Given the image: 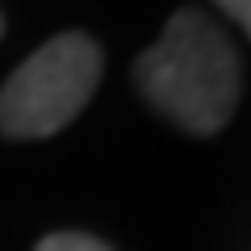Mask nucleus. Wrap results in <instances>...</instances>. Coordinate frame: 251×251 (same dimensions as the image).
Wrapping results in <instances>:
<instances>
[{
	"mask_svg": "<svg viewBox=\"0 0 251 251\" xmlns=\"http://www.w3.org/2000/svg\"><path fill=\"white\" fill-rule=\"evenodd\" d=\"M100 46L88 34H59L38 46L0 88V134L50 138L84 113L100 84Z\"/></svg>",
	"mask_w": 251,
	"mask_h": 251,
	"instance_id": "nucleus-2",
	"label": "nucleus"
},
{
	"mask_svg": "<svg viewBox=\"0 0 251 251\" xmlns=\"http://www.w3.org/2000/svg\"><path fill=\"white\" fill-rule=\"evenodd\" d=\"M0 29H4V25H0Z\"/></svg>",
	"mask_w": 251,
	"mask_h": 251,
	"instance_id": "nucleus-5",
	"label": "nucleus"
},
{
	"mask_svg": "<svg viewBox=\"0 0 251 251\" xmlns=\"http://www.w3.org/2000/svg\"><path fill=\"white\" fill-rule=\"evenodd\" d=\"M34 251H113V247L92 239V234H80V230H59V234H46Z\"/></svg>",
	"mask_w": 251,
	"mask_h": 251,
	"instance_id": "nucleus-3",
	"label": "nucleus"
},
{
	"mask_svg": "<svg viewBox=\"0 0 251 251\" xmlns=\"http://www.w3.org/2000/svg\"><path fill=\"white\" fill-rule=\"evenodd\" d=\"M134 84L143 100L184 134H218L243 92L230 38L197 9H180L163 38L138 54Z\"/></svg>",
	"mask_w": 251,
	"mask_h": 251,
	"instance_id": "nucleus-1",
	"label": "nucleus"
},
{
	"mask_svg": "<svg viewBox=\"0 0 251 251\" xmlns=\"http://www.w3.org/2000/svg\"><path fill=\"white\" fill-rule=\"evenodd\" d=\"M214 4H218L222 13H230V17L247 29V38H251V0H214Z\"/></svg>",
	"mask_w": 251,
	"mask_h": 251,
	"instance_id": "nucleus-4",
	"label": "nucleus"
}]
</instances>
